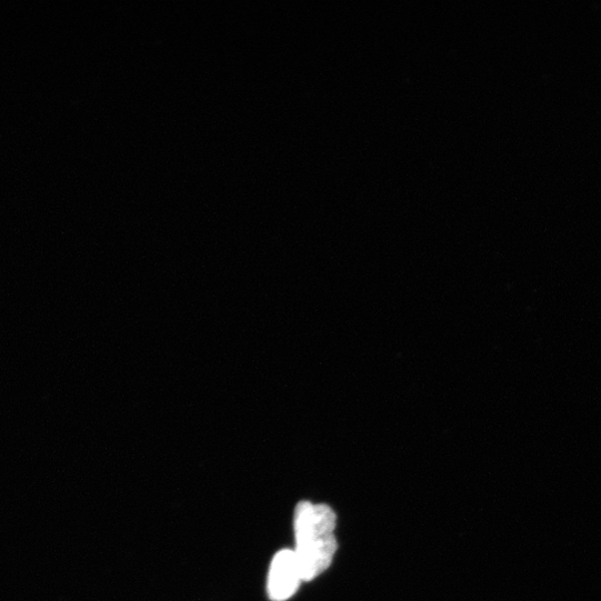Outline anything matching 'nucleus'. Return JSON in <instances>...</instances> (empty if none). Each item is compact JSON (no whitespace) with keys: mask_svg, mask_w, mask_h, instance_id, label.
<instances>
[{"mask_svg":"<svg viewBox=\"0 0 601 601\" xmlns=\"http://www.w3.org/2000/svg\"><path fill=\"white\" fill-rule=\"evenodd\" d=\"M337 515L327 504L301 501L294 512L296 550L302 579L310 581L324 572L338 550Z\"/></svg>","mask_w":601,"mask_h":601,"instance_id":"1","label":"nucleus"},{"mask_svg":"<svg viewBox=\"0 0 601 601\" xmlns=\"http://www.w3.org/2000/svg\"><path fill=\"white\" fill-rule=\"evenodd\" d=\"M302 574L294 550L279 551L271 563L268 593L273 601H286L298 590Z\"/></svg>","mask_w":601,"mask_h":601,"instance_id":"2","label":"nucleus"}]
</instances>
